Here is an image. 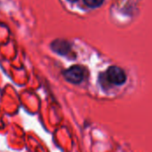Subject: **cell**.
<instances>
[{"label": "cell", "instance_id": "6da1fadb", "mask_svg": "<svg viewBox=\"0 0 152 152\" xmlns=\"http://www.w3.org/2000/svg\"><path fill=\"white\" fill-rule=\"evenodd\" d=\"M106 77L110 84L115 86H122L126 81V72L117 66H111L107 69Z\"/></svg>", "mask_w": 152, "mask_h": 152}, {"label": "cell", "instance_id": "7a4b0ae2", "mask_svg": "<svg viewBox=\"0 0 152 152\" xmlns=\"http://www.w3.org/2000/svg\"><path fill=\"white\" fill-rule=\"evenodd\" d=\"M63 76L68 82L77 85L80 84L86 77V71L82 67L75 65L66 69L63 73Z\"/></svg>", "mask_w": 152, "mask_h": 152}, {"label": "cell", "instance_id": "3957f363", "mask_svg": "<svg viewBox=\"0 0 152 152\" xmlns=\"http://www.w3.org/2000/svg\"><path fill=\"white\" fill-rule=\"evenodd\" d=\"M51 48L53 52L60 55H67L70 51V45L65 40H54L51 44Z\"/></svg>", "mask_w": 152, "mask_h": 152}, {"label": "cell", "instance_id": "277c9868", "mask_svg": "<svg viewBox=\"0 0 152 152\" xmlns=\"http://www.w3.org/2000/svg\"><path fill=\"white\" fill-rule=\"evenodd\" d=\"M104 0H84L85 4L91 8H97L102 4Z\"/></svg>", "mask_w": 152, "mask_h": 152}, {"label": "cell", "instance_id": "5b68a950", "mask_svg": "<svg viewBox=\"0 0 152 152\" xmlns=\"http://www.w3.org/2000/svg\"><path fill=\"white\" fill-rule=\"evenodd\" d=\"M69 1H70V2H76L77 0H69Z\"/></svg>", "mask_w": 152, "mask_h": 152}]
</instances>
